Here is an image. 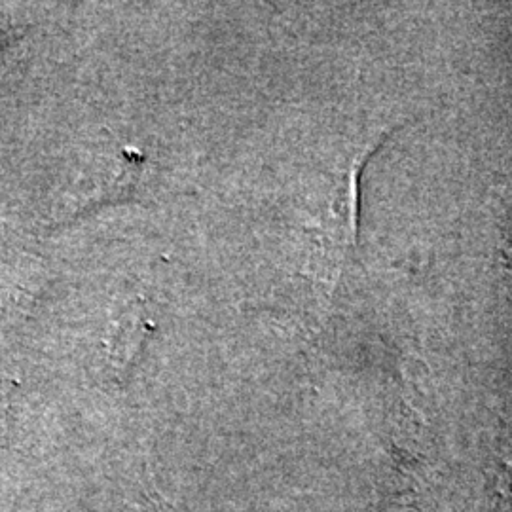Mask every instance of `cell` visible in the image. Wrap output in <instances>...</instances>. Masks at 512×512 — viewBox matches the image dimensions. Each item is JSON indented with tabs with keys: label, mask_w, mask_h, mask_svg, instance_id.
I'll use <instances>...</instances> for the list:
<instances>
[{
	"label": "cell",
	"mask_w": 512,
	"mask_h": 512,
	"mask_svg": "<svg viewBox=\"0 0 512 512\" xmlns=\"http://www.w3.org/2000/svg\"><path fill=\"white\" fill-rule=\"evenodd\" d=\"M501 258L509 268H512V192L501 226Z\"/></svg>",
	"instance_id": "cell-1"
}]
</instances>
